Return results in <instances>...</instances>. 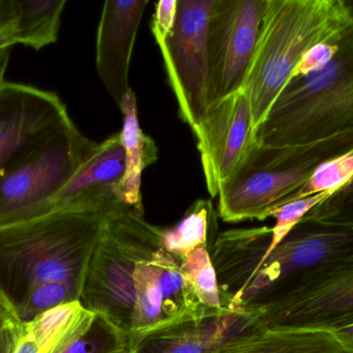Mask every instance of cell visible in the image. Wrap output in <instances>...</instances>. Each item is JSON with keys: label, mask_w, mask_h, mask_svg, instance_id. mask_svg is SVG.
<instances>
[{"label": "cell", "mask_w": 353, "mask_h": 353, "mask_svg": "<svg viewBox=\"0 0 353 353\" xmlns=\"http://www.w3.org/2000/svg\"><path fill=\"white\" fill-rule=\"evenodd\" d=\"M14 18L10 0H0V50L10 48L14 43Z\"/></svg>", "instance_id": "29"}, {"label": "cell", "mask_w": 353, "mask_h": 353, "mask_svg": "<svg viewBox=\"0 0 353 353\" xmlns=\"http://www.w3.org/2000/svg\"><path fill=\"white\" fill-rule=\"evenodd\" d=\"M265 0H214L208 29L211 103L244 89Z\"/></svg>", "instance_id": "10"}, {"label": "cell", "mask_w": 353, "mask_h": 353, "mask_svg": "<svg viewBox=\"0 0 353 353\" xmlns=\"http://www.w3.org/2000/svg\"><path fill=\"white\" fill-rule=\"evenodd\" d=\"M130 334L145 333L196 314L203 308L178 260L163 248L137 265Z\"/></svg>", "instance_id": "12"}, {"label": "cell", "mask_w": 353, "mask_h": 353, "mask_svg": "<svg viewBox=\"0 0 353 353\" xmlns=\"http://www.w3.org/2000/svg\"><path fill=\"white\" fill-rule=\"evenodd\" d=\"M339 52L338 43H321L313 46L301 58L292 74V79L307 77L323 70Z\"/></svg>", "instance_id": "27"}, {"label": "cell", "mask_w": 353, "mask_h": 353, "mask_svg": "<svg viewBox=\"0 0 353 353\" xmlns=\"http://www.w3.org/2000/svg\"><path fill=\"white\" fill-rule=\"evenodd\" d=\"M14 18V43L43 49L56 43L66 0H10Z\"/></svg>", "instance_id": "20"}, {"label": "cell", "mask_w": 353, "mask_h": 353, "mask_svg": "<svg viewBox=\"0 0 353 353\" xmlns=\"http://www.w3.org/2000/svg\"><path fill=\"white\" fill-rule=\"evenodd\" d=\"M331 195L332 193L329 192L312 195L306 198L290 201L275 209L270 216V218H275L276 222L272 227L271 240L265 254H269L278 245L281 244L312 209L327 200Z\"/></svg>", "instance_id": "25"}, {"label": "cell", "mask_w": 353, "mask_h": 353, "mask_svg": "<svg viewBox=\"0 0 353 353\" xmlns=\"http://www.w3.org/2000/svg\"><path fill=\"white\" fill-rule=\"evenodd\" d=\"M10 48L0 50V89L6 84V73L10 61Z\"/></svg>", "instance_id": "32"}, {"label": "cell", "mask_w": 353, "mask_h": 353, "mask_svg": "<svg viewBox=\"0 0 353 353\" xmlns=\"http://www.w3.org/2000/svg\"><path fill=\"white\" fill-rule=\"evenodd\" d=\"M334 333L341 340L342 343L350 350V352L353 353V325L334 332Z\"/></svg>", "instance_id": "33"}, {"label": "cell", "mask_w": 353, "mask_h": 353, "mask_svg": "<svg viewBox=\"0 0 353 353\" xmlns=\"http://www.w3.org/2000/svg\"><path fill=\"white\" fill-rule=\"evenodd\" d=\"M12 353H39L37 343L22 325H16Z\"/></svg>", "instance_id": "30"}, {"label": "cell", "mask_w": 353, "mask_h": 353, "mask_svg": "<svg viewBox=\"0 0 353 353\" xmlns=\"http://www.w3.org/2000/svg\"><path fill=\"white\" fill-rule=\"evenodd\" d=\"M267 226L218 234L210 248L222 308L251 312L288 292L301 277L353 249V229L301 222L269 254Z\"/></svg>", "instance_id": "2"}, {"label": "cell", "mask_w": 353, "mask_h": 353, "mask_svg": "<svg viewBox=\"0 0 353 353\" xmlns=\"http://www.w3.org/2000/svg\"><path fill=\"white\" fill-rule=\"evenodd\" d=\"M111 209L54 211L0 226V310L12 323L81 300Z\"/></svg>", "instance_id": "1"}, {"label": "cell", "mask_w": 353, "mask_h": 353, "mask_svg": "<svg viewBox=\"0 0 353 353\" xmlns=\"http://www.w3.org/2000/svg\"><path fill=\"white\" fill-rule=\"evenodd\" d=\"M217 228V213L211 201H195L174 227L163 228V248L179 261L199 247H209V234Z\"/></svg>", "instance_id": "21"}, {"label": "cell", "mask_w": 353, "mask_h": 353, "mask_svg": "<svg viewBox=\"0 0 353 353\" xmlns=\"http://www.w3.org/2000/svg\"><path fill=\"white\" fill-rule=\"evenodd\" d=\"M178 0H161L155 3V12L151 23V31L155 41L169 37L175 27Z\"/></svg>", "instance_id": "28"}, {"label": "cell", "mask_w": 353, "mask_h": 353, "mask_svg": "<svg viewBox=\"0 0 353 353\" xmlns=\"http://www.w3.org/2000/svg\"><path fill=\"white\" fill-rule=\"evenodd\" d=\"M353 149V130L294 146L255 142L219 188V217L228 223L265 221L296 194L323 162Z\"/></svg>", "instance_id": "5"}, {"label": "cell", "mask_w": 353, "mask_h": 353, "mask_svg": "<svg viewBox=\"0 0 353 353\" xmlns=\"http://www.w3.org/2000/svg\"><path fill=\"white\" fill-rule=\"evenodd\" d=\"M68 117L56 93L6 82L0 89V175L21 153Z\"/></svg>", "instance_id": "14"}, {"label": "cell", "mask_w": 353, "mask_h": 353, "mask_svg": "<svg viewBox=\"0 0 353 353\" xmlns=\"http://www.w3.org/2000/svg\"><path fill=\"white\" fill-rule=\"evenodd\" d=\"M163 231L124 203L110 209L89 263L81 304L130 333L137 265L163 248Z\"/></svg>", "instance_id": "6"}, {"label": "cell", "mask_w": 353, "mask_h": 353, "mask_svg": "<svg viewBox=\"0 0 353 353\" xmlns=\"http://www.w3.org/2000/svg\"><path fill=\"white\" fill-rule=\"evenodd\" d=\"M99 143L66 118L21 153L0 175V226L31 219L61 190Z\"/></svg>", "instance_id": "7"}, {"label": "cell", "mask_w": 353, "mask_h": 353, "mask_svg": "<svg viewBox=\"0 0 353 353\" xmlns=\"http://www.w3.org/2000/svg\"><path fill=\"white\" fill-rule=\"evenodd\" d=\"M353 25L346 0H265L246 93L254 134L302 56L317 44L337 43Z\"/></svg>", "instance_id": "3"}, {"label": "cell", "mask_w": 353, "mask_h": 353, "mask_svg": "<svg viewBox=\"0 0 353 353\" xmlns=\"http://www.w3.org/2000/svg\"><path fill=\"white\" fill-rule=\"evenodd\" d=\"M16 325L12 323L0 334V353H12L14 346Z\"/></svg>", "instance_id": "31"}, {"label": "cell", "mask_w": 353, "mask_h": 353, "mask_svg": "<svg viewBox=\"0 0 353 353\" xmlns=\"http://www.w3.org/2000/svg\"><path fill=\"white\" fill-rule=\"evenodd\" d=\"M63 353H132V335L94 313L86 331Z\"/></svg>", "instance_id": "23"}, {"label": "cell", "mask_w": 353, "mask_h": 353, "mask_svg": "<svg viewBox=\"0 0 353 353\" xmlns=\"http://www.w3.org/2000/svg\"><path fill=\"white\" fill-rule=\"evenodd\" d=\"M259 313L265 330H325L353 325V249L301 277Z\"/></svg>", "instance_id": "8"}, {"label": "cell", "mask_w": 353, "mask_h": 353, "mask_svg": "<svg viewBox=\"0 0 353 353\" xmlns=\"http://www.w3.org/2000/svg\"><path fill=\"white\" fill-rule=\"evenodd\" d=\"M352 178L353 149L321 163L314 170L308 182L285 203L321 193L329 192L333 194L347 184Z\"/></svg>", "instance_id": "24"}, {"label": "cell", "mask_w": 353, "mask_h": 353, "mask_svg": "<svg viewBox=\"0 0 353 353\" xmlns=\"http://www.w3.org/2000/svg\"><path fill=\"white\" fill-rule=\"evenodd\" d=\"M119 108L123 115L120 135L125 153V171L117 187L118 198L124 204L144 213L141 193L143 172L159 160V147L141 128L137 97L132 89L126 93Z\"/></svg>", "instance_id": "17"}, {"label": "cell", "mask_w": 353, "mask_h": 353, "mask_svg": "<svg viewBox=\"0 0 353 353\" xmlns=\"http://www.w3.org/2000/svg\"><path fill=\"white\" fill-rule=\"evenodd\" d=\"M214 0H178L175 27L157 41L179 115L195 130L212 105L208 29Z\"/></svg>", "instance_id": "9"}, {"label": "cell", "mask_w": 353, "mask_h": 353, "mask_svg": "<svg viewBox=\"0 0 353 353\" xmlns=\"http://www.w3.org/2000/svg\"><path fill=\"white\" fill-rule=\"evenodd\" d=\"M12 323L10 321V318H8V317L6 316L1 310H0V334H1L2 332L8 327V325H12Z\"/></svg>", "instance_id": "34"}, {"label": "cell", "mask_w": 353, "mask_h": 353, "mask_svg": "<svg viewBox=\"0 0 353 353\" xmlns=\"http://www.w3.org/2000/svg\"><path fill=\"white\" fill-rule=\"evenodd\" d=\"M193 134L208 192L217 196L222 182L238 169L256 142L246 93L238 91L212 104Z\"/></svg>", "instance_id": "11"}, {"label": "cell", "mask_w": 353, "mask_h": 353, "mask_svg": "<svg viewBox=\"0 0 353 353\" xmlns=\"http://www.w3.org/2000/svg\"><path fill=\"white\" fill-rule=\"evenodd\" d=\"M125 171V153L120 133L99 143L90 157L68 180V184L43 204L32 217L54 211L108 209L123 203L117 187Z\"/></svg>", "instance_id": "15"}, {"label": "cell", "mask_w": 353, "mask_h": 353, "mask_svg": "<svg viewBox=\"0 0 353 353\" xmlns=\"http://www.w3.org/2000/svg\"><path fill=\"white\" fill-rule=\"evenodd\" d=\"M259 313L203 308L197 314L145 333L132 334V353H216L252 333Z\"/></svg>", "instance_id": "13"}, {"label": "cell", "mask_w": 353, "mask_h": 353, "mask_svg": "<svg viewBox=\"0 0 353 353\" xmlns=\"http://www.w3.org/2000/svg\"><path fill=\"white\" fill-rule=\"evenodd\" d=\"M346 2H347L348 8H350V12H352L353 17V0H346Z\"/></svg>", "instance_id": "35"}, {"label": "cell", "mask_w": 353, "mask_h": 353, "mask_svg": "<svg viewBox=\"0 0 353 353\" xmlns=\"http://www.w3.org/2000/svg\"><path fill=\"white\" fill-rule=\"evenodd\" d=\"M337 43L323 70L286 84L255 132L257 143L294 146L353 128V25Z\"/></svg>", "instance_id": "4"}, {"label": "cell", "mask_w": 353, "mask_h": 353, "mask_svg": "<svg viewBox=\"0 0 353 353\" xmlns=\"http://www.w3.org/2000/svg\"><path fill=\"white\" fill-rule=\"evenodd\" d=\"M148 0H108L97 29V70L119 107L130 90V66L137 35Z\"/></svg>", "instance_id": "16"}, {"label": "cell", "mask_w": 353, "mask_h": 353, "mask_svg": "<svg viewBox=\"0 0 353 353\" xmlns=\"http://www.w3.org/2000/svg\"><path fill=\"white\" fill-rule=\"evenodd\" d=\"M216 353H352L334 332L257 329Z\"/></svg>", "instance_id": "18"}, {"label": "cell", "mask_w": 353, "mask_h": 353, "mask_svg": "<svg viewBox=\"0 0 353 353\" xmlns=\"http://www.w3.org/2000/svg\"><path fill=\"white\" fill-rule=\"evenodd\" d=\"M94 317L81 302L50 309L22 325L32 337L39 353H63L86 331Z\"/></svg>", "instance_id": "19"}, {"label": "cell", "mask_w": 353, "mask_h": 353, "mask_svg": "<svg viewBox=\"0 0 353 353\" xmlns=\"http://www.w3.org/2000/svg\"><path fill=\"white\" fill-rule=\"evenodd\" d=\"M180 269L199 304L203 308L220 310L219 285L209 247H199L179 261Z\"/></svg>", "instance_id": "22"}, {"label": "cell", "mask_w": 353, "mask_h": 353, "mask_svg": "<svg viewBox=\"0 0 353 353\" xmlns=\"http://www.w3.org/2000/svg\"><path fill=\"white\" fill-rule=\"evenodd\" d=\"M302 222L353 229V178L312 209Z\"/></svg>", "instance_id": "26"}]
</instances>
